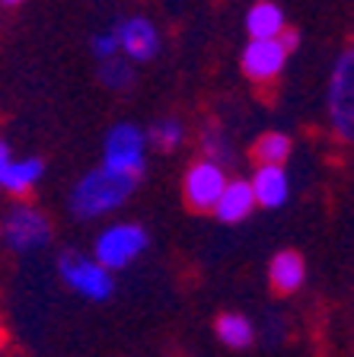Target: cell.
<instances>
[{"mask_svg": "<svg viewBox=\"0 0 354 357\" xmlns=\"http://www.w3.org/2000/svg\"><path fill=\"white\" fill-rule=\"evenodd\" d=\"M42 172H45V163L36 160V156H29V160H13L10 169L3 172V178H0V188H7L10 195H26L42 182Z\"/></svg>", "mask_w": 354, "mask_h": 357, "instance_id": "15", "label": "cell"}, {"mask_svg": "<svg viewBox=\"0 0 354 357\" xmlns=\"http://www.w3.org/2000/svg\"><path fill=\"white\" fill-rule=\"evenodd\" d=\"M99 80L103 86L109 89H128L134 83V70H131V61H125L121 54L109 61H99Z\"/></svg>", "mask_w": 354, "mask_h": 357, "instance_id": "18", "label": "cell"}, {"mask_svg": "<svg viewBox=\"0 0 354 357\" xmlns=\"http://www.w3.org/2000/svg\"><path fill=\"white\" fill-rule=\"evenodd\" d=\"M144 163H147V134L131 121H121L105 134L103 144V169L125 176L138 182L144 176Z\"/></svg>", "mask_w": 354, "mask_h": 357, "instance_id": "2", "label": "cell"}, {"mask_svg": "<svg viewBox=\"0 0 354 357\" xmlns=\"http://www.w3.org/2000/svg\"><path fill=\"white\" fill-rule=\"evenodd\" d=\"M268 281H272V287L278 290V294H294V290H300L303 281H307V265H303V259L294 249H284V252H278L272 259V265H268Z\"/></svg>", "mask_w": 354, "mask_h": 357, "instance_id": "11", "label": "cell"}, {"mask_svg": "<svg viewBox=\"0 0 354 357\" xmlns=\"http://www.w3.org/2000/svg\"><path fill=\"white\" fill-rule=\"evenodd\" d=\"M58 275L64 278V284L74 290V294H80V297H87V300H96V303L109 300L112 290H115L112 271H105L93 255H80V252H71V249L61 252Z\"/></svg>", "mask_w": 354, "mask_h": 357, "instance_id": "5", "label": "cell"}, {"mask_svg": "<svg viewBox=\"0 0 354 357\" xmlns=\"http://www.w3.org/2000/svg\"><path fill=\"white\" fill-rule=\"evenodd\" d=\"M329 121L345 144H354V45L339 54L329 77Z\"/></svg>", "mask_w": 354, "mask_h": 357, "instance_id": "3", "label": "cell"}, {"mask_svg": "<svg viewBox=\"0 0 354 357\" xmlns=\"http://www.w3.org/2000/svg\"><path fill=\"white\" fill-rule=\"evenodd\" d=\"M201 150H205L207 163H217L221 169H227V166L233 163V150H230L227 134H223L217 125H205V128H201Z\"/></svg>", "mask_w": 354, "mask_h": 357, "instance_id": "17", "label": "cell"}, {"mask_svg": "<svg viewBox=\"0 0 354 357\" xmlns=\"http://www.w3.org/2000/svg\"><path fill=\"white\" fill-rule=\"evenodd\" d=\"M3 7H16V3H22V0H0Z\"/></svg>", "mask_w": 354, "mask_h": 357, "instance_id": "22", "label": "cell"}, {"mask_svg": "<svg viewBox=\"0 0 354 357\" xmlns=\"http://www.w3.org/2000/svg\"><path fill=\"white\" fill-rule=\"evenodd\" d=\"M3 243L13 249V252H36L48 243L52 236V223L38 208H29V204H16L7 217H3Z\"/></svg>", "mask_w": 354, "mask_h": 357, "instance_id": "6", "label": "cell"}, {"mask_svg": "<svg viewBox=\"0 0 354 357\" xmlns=\"http://www.w3.org/2000/svg\"><path fill=\"white\" fill-rule=\"evenodd\" d=\"M214 335L217 342L230 351H246L252 342H256V326L246 319L243 312H223L214 322Z\"/></svg>", "mask_w": 354, "mask_h": 357, "instance_id": "14", "label": "cell"}, {"mask_svg": "<svg viewBox=\"0 0 354 357\" xmlns=\"http://www.w3.org/2000/svg\"><path fill=\"white\" fill-rule=\"evenodd\" d=\"M252 198L262 208H281L290 198V176L284 166H256V176L249 182Z\"/></svg>", "mask_w": 354, "mask_h": 357, "instance_id": "10", "label": "cell"}, {"mask_svg": "<svg viewBox=\"0 0 354 357\" xmlns=\"http://www.w3.org/2000/svg\"><path fill=\"white\" fill-rule=\"evenodd\" d=\"M10 163H13V150H10L7 141H0V178H3V172L10 169Z\"/></svg>", "mask_w": 354, "mask_h": 357, "instance_id": "21", "label": "cell"}, {"mask_svg": "<svg viewBox=\"0 0 354 357\" xmlns=\"http://www.w3.org/2000/svg\"><path fill=\"white\" fill-rule=\"evenodd\" d=\"M147 141H154L160 150H176L185 141V125L179 119H160L147 131Z\"/></svg>", "mask_w": 354, "mask_h": 357, "instance_id": "19", "label": "cell"}, {"mask_svg": "<svg viewBox=\"0 0 354 357\" xmlns=\"http://www.w3.org/2000/svg\"><path fill=\"white\" fill-rule=\"evenodd\" d=\"M239 64H243V74L252 83H272L288 64V52H284L281 38H268V42H252L249 38Z\"/></svg>", "mask_w": 354, "mask_h": 357, "instance_id": "9", "label": "cell"}, {"mask_svg": "<svg viewBox=\"0 0 354 357\" xmlns=\"http://www.w3.org/2000/svg\"><path fill=\"white\" fill-rule=\"evenodd\" d=\"M144 249H147V230L140 223H112L96 236L93 259L105 271H118V268H128L134 259H140Z\"/></svg>", "mask_w": 354, "mask_h": 357, "instance_id": "4", "label": "cell"}, {"mask_svg": "<svg viewBox=\"0 0 354 357\" xmlns=\"http://www.w3.org/2000/svg\"><path fill=\"white\" fill-rule=\"evenodd\" d=\"M227 169H221L217 163H207V160H198V163L189 166L182 182V192L189 208L195 211H214L217 201H221L223 188H227Z\"/></svg>", "mask_w": 354, "mask_h": 357, "instance_id": "7", "label": "cell"}, {"mask_svg": "<svg viewBox=\"0 0 354 357\" xmlns=\"http://www.w3.org/2000/svg\"><path fill=\"white\" fill-rule=\"evenodd\" d=\"M252 208H256V198H252L249 182L233 178V182H227V188H223L214 214L221 217L223 223H239V220H246V217L252 214Z\"/></svg>", "mask_w": 354, "mask_h": 357, "instance_id": "13", "label": "cell"}, {"mask_svg": "<svg viewBox=\"0 0 354 357\" xmlns=\"http://www.w3.org/2000/svg\"><path fill=\"white\" fill-rule=\"evenodd\" d=\"M246 29H249L252 42H268V38H281V36H284L288 22H284V13H281L278 3L262 0V3L249 7V13H246Z\"/></svg>", "mask_w": 354, "mask_h": 357, "instance_id": "12", "label": "cell"}, {"mask_svg": "<svg viewBox=\"0 0 354 357\" xmlns=\"http://www.w3.org/2000/svg\"><path fill=\"white\" fill-rule=\"evenodd\" d=\"M115 42H118V54L125 61H150L160 52V32L150 20L144 16H128L115 26Z\"/></svg>", "mask_w": 354, "mask_h": 357, "instance_id": "8", "label": "cell"}, {"mask_svg": "<svg viewBox=\"0 0 354 357\" xmlns=\"http://www.w3.org/2000/svg\"><path fill=\"white\" fill-rule=\"evenodd\" d=\"M134 178H125V176H115L109 169H89L87 176L80 178L71 192V211L74 217L80 220H93V217H103L109 211L121 208L134 192Z\"/></svg>", "mask_w": 354, "mask_h": 357, "instance_id": "1", "label": "cell"}, {"mask_svg": "<svg viewBox=\"0 0 354 357\" xmlns=\"http://www.w3.org/2000/svg\"><path fill=\"white\" fill-rule=\"evenodd\" d=\"M93 54H96L99 61H109V58H118V42L112 32H99L96 38H93Z\"/></svg>", "mask_w": 354, "mask_h": 357, "instance_id": "20", "label": "cell"}, {"mask_svg": "<svg viewBox=\"0 0 354 357\" xmlns=\"http://www.w3.org/2000/svg\"><path fill=\"white\" fill-rule=\"evenodd\" d=\"M252 156L258 166H284V160L290 156V137L281 131H268L252 144Z\"/></svg>", "mask_w": 354, "mask_h": 357, "instance_id": "16", "label": "cell"}]
</instances>
